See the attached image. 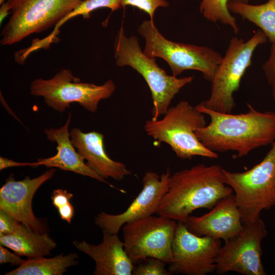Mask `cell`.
I'll list each match as a JSON object with an SVG mask.
<instances>
[{
    "label": "cell",
    "instance_id": "cell-1",
    "mask_svg": "<svg viewBox=\"0 0 275 275\" xmlns=\"http://www.w3.org/2000/svg\"><path fill=\"white\" fill-rule=\"evenodd\" d=\"M197 108L210 118L196 135L201 143L214 152L234 151L241 158L258 148L275 141V112H261L247 103L244 113H223L206 108L201 102Z\"/></svg>",
    "mask_w": 275,
    "mask_h": 275
},
{
    "label": "cell",
    "instance_id": "cell-2",
    "mask_svg": "<svg viewBox=\"0 0 275 275\" xmlns=\"http://www.w3.org/2000/svg\"><path fill=\"white\" fill-rule=\"evenodd\" d=\"M219 165L198 164L171 175L157 215L184 223L195 210H211L220 201L233 194L223 179Z\"/></svg>",
    "mask_w": 275,
    "mask_h": 275
},
{
    "label": "cell",
    "instance_id": "cell-3",
    "mask_svg": "<svg viewBox=\"0 0 275 275\" xmlns=\"http://www.w3.org/2000/svg\"><path fill=\"white\" fill-rule=\"evenodd\" d=\"M160 120L146 121L144 129L155 146L168 144L177 157L190 159L196 156L217 159L218 154L206 148L199 140L196 131L206 125L205 116L186 101L169 107Z\"/></svg>",
    "mask_w": 275,
    "mask_h": 275
},
{
    "label": "cell",
    "instance_id": "cell-4",
    "mask_svg": "<svg viewBox=\"0 0 275 275\" xmlns=\"http://www.w3.org/2000/svg\"><path fill=\"white\" fill-rule=\"evenodd\" d=\"M114 48L116 65L130 66L143 77L148 85L153 100V120H158L166 113L175 95L193 79V76L178 78L167 74L156 64L155 58L143 52L136 36H126L122 26L118 33Z\"/></svg>",
    "mask_w": 275,
    "mask_h": 275
},
{
    "label": "cell",
    "instance_id": "cell-5",
    "mask_svg": "<svg viewBox=\"0 0 275 275\" xmlns=\"http://www.w3.org/2000/svg\"><path fill=\"white\" fill-rule=\"evenodd\" d=\"M263 159L251 169L232 172L223 169L225 183L233 191L243 224L275 206V141Z\"/></svg>",
    "mask_w": 275,
    "mask_h": 275
},
{
    "label": "cell",
    "instance_id": "cell-6",
    "mask_svg": "<svg viewBox=\"0 0 275 275\" xmlns=\"http://www.w3.org/2000/svg\"><path fill=\"white\" fill-rule=\"evenodd\" d=\"M138 32L145 40L143 52L151 58H160L168 64L173 75L177 76L187 70L200 71L211 82L223 56L213 49L173 42L160 34L154 21H143Z\"/></svg>",
    "mask_w": 275,
    "mask_h": 275
},
{
    "label": "cell",
    "instance_id": "cell-7",
    "mask_svg": "<svg viewBox=\"0 0 275 275\" xmlns=\"http://www.w3.org/2000/svg\"><path fill=\"white\" fill-rule=\"evenodd\" d=\"M267 40L260 30L246 41L236 37L231 39L211 81L210 95L202 101L206 108L223 113H232L235 105L234 94L239 89L242 77L252 65L255 50Z\"/></svg>",
    "mask_w": 275,
    "mask_h": 275
},
{
    "label": "cell",
    "instance_id": "cell-8",
    "mask_svg": "<svg viewBox=\"0 0 275 275\" xmlns=\"http://www.w3.org/2000/svg\"><path fill=\"white\" fill-rule=\"evenodd\" d=\"M116 89L112 79L101 85L81 82L67 69L60 70L49 79H35L31 82L30 88L32 95L42 97L48 106L60 113L65 112L73 102L94 113L100 101L109 98Z\"/></svg>",
    "mask_w": 275,
    "mask_h": 275
},
{
    "label": "cell",
    "instance_id": "cell-9",
    "mask_svg": "<svg viewBox=\"0 0 275 275\" xmlns=\"http://www.w3.org/2000/svg\"><path fill=\"white\" fill-rule=\"evenodd\" d=\"M81 0H7L11 15L1 33V43L10 45L55 26Z\"/></svg>",
    "mask_w": 275,
    "mask_h": 275
},
{
    "label": "cell",
    "instance_id": "cell-10",
    "mask_svg": "<svg viewBox=\"0 0 275 275\" xmlns=\"http://www.w3.org/2000/svg\"><path fill=\"white\" fill-rule=\"evenodd\" d=\"M177 223L163 216L152 215L124 224V248L134 265L147 257L170 263L173 259L172 243Z\"/></svg>",
    "mask_w": 275,
    "mask_h": 275
},
{
    "label": "cell",
    "instance_id": "cell-11",
    "mask_svg": "<svg viewBox=\"0 0 275 275\" xmlns=\"http://www.w3.org/2000/svg\"><path fill=\"white\" fill-rule=\"evenodd\" d=\"M267 233L261 217L243 224L238 234L222 245L216 260V273L233 271L243 275L267 274L262 262L261 243Z\"/></svg>",
    "mask_w": 275,
    "mask_h": 275
},
{
    "label": "cell",
    "instance_id": "cell-12",
    "mask_svg": "<svg viewBox=\"0 0 275 275\" xmlns=\"http://www.w3.org/2000/svg\"><path fill=\"white\" fill-rule=\"evenodd\" d=\"M221 239L199 236L177 222L172 243L173 259L168 270L173 274L206 275L215 271Z\"/></svg>",
    "mask_w": 275,
    "mask_h": 275
},
{
    "label": "cell",
    "instance_id": "cell-13",
    "mask_svg": "<svg viewBox=\"0 0 275 275\" xmlns=\"http://www.w3.org/2000/svg\"><path fill=\"white\" fill-rule=\"evenodd\" d=\"M171 177L169 170L161 176L147 172L143 178L142 189L128 208L118 214L101 212L95 217V224L110 234H118L124 224L156 213L169 189Z\"/></svg>",
    "mask_w": 275,
    "mask_h": 275
},
{
    "label": "cell",
    "instance_id": "cell-14",
    "mask_svg": "<svg viewBox=\"0 0 275 275\" xmlns=\"http://www.w3.org/2000/svg\"><path fill=\"white\" fill-rule=\"evenodd\" d=\"M56 169L51 168L40 176L16 181L11 174L0 189V209L32 230L43 233L46 229L38 219L32 209L33 198L40 186L54 176Z\"/></svg>",
    "mask_w": 275,
    "mask_h": 275
},
{
    "label": "cell",
    "instance_id": "cell-15",
    "mask_svg": "<svg viewBox=\"0 0 275 275\" xmlns=\"http://www.w3.org/2000/svg\"><path fill=\"white\" fill-rule=\"evenodd\" d=\"M187 230L199 236H209L226 241L243 228L234 194L220 201L201 216H189L184 223Z\"/></svg>",
    "mask_w": 275,
    "mask_h": 275
},
{
    "label": "cell",
    "instance_id": "cell-16",
    "mask_svg": "<svg viewBox=\"0 0 275 275\" xmlns=\"http://www.w3.org/2000/svg\"><path fill=\"white\" fill-rule=\"evenodd\" d=\"M102 242L97 245L75 240L74 245L95 262V275H131L134 264L128 256L123 241L118 234L102 230Z\"/></svg>",
    "mask_w": 275,
    "mask_h": 275
},
{
    "label": "cell",
    "instance_id": "cell-17",
    "mask_svg": "<svg viewBox=\"0 0 275 275\" xmlns=\"http://www.w3.org/2000/svg\"><path fill=\"white\" fill-rule=\"evenodd\" d=\"M71 117V114L69 113L63 126L58 128L45 129L44 131L47 139L52 142H56L57 143V153L50 157L38 159L36 162H32V167L43 165L47 167L58 168L91 177L108 184L111 187H115L85 163L82 156L75 150L71 142L69 131Z\"/></svg>",
    "mask_w": 275,
    "mask_h": 275
},
{
    "label": "cell",
    "instance_id": "cell-18",
    "mask_svg": "<svg viewBox=\"0 0 275 275\" xmlns=\"http://www.w3.org/2000/svg\"><path fill=\"white\" fill-rule=\"evenodd\" d=\"M71 142L87 164L103 178L121 181L131 172L123 163L111 159L104 148V136L100 132H84L75 127L70 132Z\"/></svg>",
    "mask_w": 275,
    "mask_h": 275
},
{
    "label": "cell",
    "instance_id": "cell-19",
    "mask_svg": "<svg viewBox=\"0 0 275 275\" xmlns=\"http://www.w3.org/2000/svg\"><path fill=\"white\" fill-rule=\"evenodd\" d=\"M0 244L28 259L48 255L57 246L47 233L35 232L21 223L13 233L0 235Z\"/></svg>",
    "mask_w": 275,
    "mask_h": 275
},
{
    "label": "cell",
    "instance_id": "cell-20",
    "mask_svg": "<svg viewBox=\"0 0 275 275\" xmlns=\"http://www.w3.org/2000/svg\"><path fill=\"white\" fill-rule=\"evenodd\" d=\"M228 7L231 13L258 26L271 43H275V0L260 5L230 1Z\"/></svg>",
    "mask_w": 275,
    "mask_h": 275
},
{
    "label": "cell",
    "instance_id": "cell-21",
    "mask_svg": "<svg viewBox=\"0 0 275 275\" xmlns=\"http://www.w3.org/2000/svg\"><path fill=\"white\" fill-rule=\"evenodd\" d=\"M78 256L74 253L58 255L51 258L43 257L28 259L17 268L5 275H62L68 267L77 263Z\"/></svg>",
    "mask_w": 275,
    "mask_h": 275
},
{
    "label": "cell",
    "instance_id": "cell-22",
    "mask_svg": "<svg viewBox=\"0 0 275 275\" xmlns=\"http://www.w3.org/2000/svg\"><path fill=\"white\" fill-rule=\"evenodd\" d=\"M231 0H201L199 11L203 16L215 24L229 26L237 34L239 31L236 19L229 11L228 5Z\"/></svg>",
    "mask_w": 275,
    "mask_h": 275
},
{
    "label": "cell",
    "instance_id": "cell-23",
    "mask_svg": "<svg viewBox=\"0 0 275 275\" xmlns=\"http://www.w3.org/2000/svg\"><path fill=\"white\" fill-rule=\"evenodd\" d=\"M120 7V0H81L63 18V21L66 22L78 15H81L85 19L90 18L93 11L101 8H109L113 12Z\"/></svg>",
    "mask_w": 275,
    "mask_h": 275
},
{
    "label": "cell",
    "instance_id": "cell-24",
    "mask_svg": "<svg viewBox=\"0 0 275 275\" xmlns=\"http://www.w3.org/2000/svg\"><path fill=\"white\" fill-rule=\"evenodd\" d=\"M134 265L133 275H171L166 268L167 263L154 257H147L138 261Z\"/></svg>",
    "mask_w": 275,
    "mask_h": 275
},
{
    "label": "cell",
    "instance_id": "cell-25",
    "mask_svg": "<svg viewBox=\"0 0 275 275\" xmlns=\"http://www.w3.org/2000/svg\"><path fill=\"white\" fill-rule=\"evenodd\" d=\"M121 7L130 6L138 8L149 15L151 21H153L154 13L159 7H167L169 6L166 0H120Z\"/></svg>",
    "mask_w": 275,
    "mask_h": 275
},
{
    "label": "cell",
    "instance_id": "cell-26",
    "mask_svg": "<svg viewBox=\"0 0 275 275\" xmlns=\"http://www.w3.org/2000/svg\"><path fill=\"white\" fill-rule=\"evenodd\" d=\"M21 223L0 209V235L13 233Z\"/></svg>",
    "mask_w": 275,
    "mask_h": 275
},
{
    "label": "cell",
    "instance_id": "cell-27",
    "mask_svg": "<svg viewBox=\"0 0 275 275\" xmlns=\"http://www.w3.org/2000/svg\"><path fill=\"white\" fill-rule=\"evenodd\" d=\"M262 69L268 83L271 86L275 82V43H272L268 60L263 64Z\"/></svg>",
    "mask_w": 275,
    "mask_h": 275
},
{
    "label": "cell",
    "instance_id": "cell-28",
    "mask_svg": "<svg viewBox=\"0 0 275 275\" xmlns=\"http://www.w3.org/2000/svg\"><path fill=\"white\" fill-rule=\"evenodd\" d=\"M73 197V194L66 189H57L51 195L52 205L58 209L70 203V200Z\"/></svg>",
    "mask_w": 275,
    "mask_h": 275
},
{
    "label": "cell",
    "instance_id": "cell-29",
    "mask_svg": "<svg viewBox=\"0 0 275 275\" xmlns=\"http://www.w3.org/2000/svg\"><path fill=\"white\" fill-rule=\"evenodd\" d=\"M5 246L0 245V264L10 263L13 265H20L25 260L16 253L10 252Z\"/></svg>",
    "mask_w": 275,
    "mask_h": 275
},
{
    "label": "cell",
    "instance_id": "cell-30",
    "mask_svg": "<svg viewBox=\"0 0 275 275\" xmlns=\"http://www.w3.org/2000/svg\"><path fill=\"white\" fill-rule=\"evenodd\" d=\"M58 210L61 218L70 224L74 213V208L72 204L69 203L58 209Z\"/></svg>",
    "mask_w": 275,
    "mask_h": 275
},
{
    "label": "cell",
    "instance_id": "cell-31",
    "mask_svg": "<svg viewBox=\"0 0 275 275\" xmlns=\"http://www.w3.org/2000/svg\"><path fill=\"white\" fill-rule=\"evenodd\" d=\"M22 166H31L32 167V162H17L7 158L0 157V170L8 168Z\"/></svg>",
    "mask_w": 275,
    "mask_h": 275
},
{
    "label": "cell",
    "instance_id": "cell-32",
    "mask_svg": "<svg viewBox=\"0 0 275 275\" xmlns=\"http://www.w3.org/2000/svg\"><path fill=\"white\" fill-rule=\"evenodd\" d=\"M0 8V23L1 24L3 21L4 19L9 14L10 11L9 5L6 1L1 4Z\"/></svg>",
    "mask_w": 275,
    "mask_h": 275
},
{
    "label": "cell",
    "instance_id": "cell-33",
    "mask_svg": "<svg viewBox=\"0 0 275 275\" xmlns=\"http://www.w3.org/2000/svg\"><path fill=\"white\" fill-rule=\"evenodd\" d=\"M271 86L272 98L275 102V82L273 84H272Z\"/></svg>",
    "mask_w": 275,
    "mask_h": 275
},
{
    "label": "cell",
    "instance_id": "cell-34",
    "mask_svg": "<svg viewBox=\"0 0 275 275\" xmlns=\"http://www.w3.org/2000/svg\"><path fill=\"white\" fill-rule=\"evenodd\" d=\"M231 1L236 2L249 3V2L250 0H231Z\"/></svg>",
    "mask_w": 275,
    "mask_h": 275
},
{
    "label": "cell",
    "instance_id": "cell-35",
    "mask_svg": "<svg viewBox=\"0 0 275 275\" xmlns=\"http://www.w3.org/2000/svg\"><path fill=\"white\" fill-rule=\"evenodd\" d=\"M6 0H0V4H2L4 2H5Z\"/></svg>",
    "mask_w": 275,
    "mask_h": 275
}]
</instances>
